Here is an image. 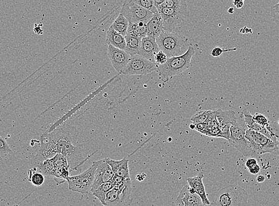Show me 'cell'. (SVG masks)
Here are the masks:
<instances>
[{"instance_id":"obj_1","label":"cell","mask_w":279,"mask_h":206,"mask_svg":"<svg viewBox=\"0 0 279 206\" xmlns=\"http://www.w3.org/2000/svg\"><path fill=\"white\" fill-rule=\"evenodd\" d=\"M57 153L64 155L69 165L78 158L79 154V149L73 145L69 134L62 128L41 136L36 162L51 158Z\"/></svg>"},{"instance_id":"obj_2","label":"cell","mask_w":279,"mask_h":206,"mask_svg":"<svg viewBox=\"0 0 279 206\" xmlns=\"http://www.w3.org/2000/svg\"><path fill=\"white\" fill-rule=\"evenodd\" d=\"M195 53L194 48L190 45L184 54L167 58L165 64L158 65L157 72L159 73L160 79L163 83H167L173 77L182 74L189 69Z\"/></svg>"},{"instance_id":"obj_3","label":"cell","mask_w":279,"mask_h":206,"mask_svg":"<svg viewBox=\"0 0 279 206\" xmlns=\"http://www.w3.org/2000/svg\"><path fill=\"white\" fill-rule=\"evenodd\" d=\"M248 127L242 114L236 115L235 120L233 121L230 131L229 142L233 147L238 150L243 156L247 157H257L254 153L252 146L246 137Z\"/></svg>"},{"instance_id":"obj_4","label":"cell","mask_w":279,"mask_h":206,"mask_svg":"<svg viewBox=\"0 0 279 206\" xmlns=\"http://www.w3.org/2000/svg\"><path fill=\"white\" fill-rule=\"evenodd\" d=\"M156 40L160 50L165 52L167 58L184 54L188 47L187 38L174 31L164 30Z\"/></svg>"},{"instance_id":"obj_5","label":"cell","mask_w":279,"mask_h":206,"mask_svg":"<svg viewBox=\"0 0 279 206\" xmlns=\"http://www.w3.org/2000/svg\"><path fill=\"white\" fill-rule=\"evenodd\" d=\"M249 194L238 185H231L220 190L212 205L240 206L246 205L249 201Z\"/></svg>"},{"instance_id":"obj_6","label":"cell","mask_w":279,"mask_h":206,"mask_svg":"<svg viewBox=\"0 0 279 206\" xmlns=\"http://www.w3.org/2000/svg\"><path fill=\"white\" fill-rule=\"evenodd\" d=\"M96 167V161H94L92 165L82 173L69 176L67 179L69 190L79 193H89L95 180Z\"/></svg>"},{"instance_id":"obj_7","label":"cell","mask_w":279,"mask_h":206,"mask_svg":"<svg viewBox=\"0 0 279 206\" xmlns=\"http://www.w3.org/2000/svg\"><path fill=\"white\" fill-rule=\"evenodd\" d=\"M121 13L123 14L129 23L147 24L154 15L150 10L143 8L134 0H124Z\"/></svg>"},{"instance_id":"obj_8","label":"cell","mask_w":279,"mask_h":206,"mask_svg":"<svg viewBox=\"0 0 279 206\" xmlns=\"http://www.w3.org/2000/svg\"><path fill=\"white\" fill-rule=\"evenodd\" d=\"M158 65L155 62L137 54L131 56L130 61L121 74L127 76H144L158 71Z\"/></svg>"},{"instance_id":"obj_9","label":"cell","mask_w":279,"mask_h":206,"mask_svg":"<svg viewBox=\"0 0 279 206\" xmlns=\"http://www.w3.org/2000/svg\"><path fill=\"white\" fill-rule=\"evenodd\" d=\"M161 16L164 30L172 32L189 16L188 9L159 8Z\"/></svg>"},{"instance_id":"obj_10","label":"cell","mask_w":279,"mask_h":206,"mask_svg":"<svg viewBox=\"0 0 279 206\" xmlns=\"http://www.w3.org/2000/svg\"><path fill=\"white\" fill-rule=\"evenodd\" d=\"M132 192L131 180L123 190H117L112 188L108 191L104 200V205L121 206L130 205L132 200L131 198Z\"/></svg>"},{"instance_id":"obj_11","label":"cell","mask_w":279,"mask_h":206,"mask_svg":"<svg viewBox=\"0 0 279 206\" xmlns=\"http://www.w3.org/2000/svg\"><path fill=\"white\" fill-rule=\"evenodd\" d=\"M108 56L115 70L120 73L130 61L131 56L121 49L108 44Z\"/></svg>"},{"instance_id":"obj_12","label":"cell","mask_w":279,"mask_h":206,"mask_svg":"<svg viewBox=\"0 0 279 206\" xmlns=\"http://www.w3.org/2000/svg\"><path fill=\"white\" fill-rule=\"evenodd\" d=\"M97 167L95 173V180L93 183L90 192L96 189L100 185L113 180L114 173L111 166L107 162L106 159H100L96 161Z\"/></svg>"},{"instance_id":"obj_13","label":"cell","mask_w":279,"mask_h":206,"mask_svg":"<svg viewBox=\"0 0 279 206\" xmlns=\"http://www.w3.org/2000/svg\"><path fill=\"white\" fill-rule=\"evenodd\" d=\"M236 117V114L234 111L217 110L216 118H217L218 128L221 132V138L229 141L231 135L230 129Z\"/></svg>"},{"instance_id":"obj_14","label":"cell","mask_w":279,"mask_h":206,"mask_svg":"<svg viewBox=\"0 0 279 206\" xmlns=\"http://www.w3.org/2000/svg\"><path fill=\"white\" fill-rule=\"evenodd\" d=\"M176 204L184 206L203 205L199 195L195 193L193 188L190 187L188 184L185 186L181 190L177 198Z\"/></svg>"},{"instance_id":"obj_15","label":"cell","mask_w":279,"mask_h":206,"mask_svg":"<svg viewBox=\"0 0 279 206\" xmlns=\"http://www.w3.org/2000/svg\"><path fill=\"white\" fill-rule=\"evenodd\" d=\"M159 51L155 38L148 36L142 38L138 55L154 62L155 55Z\"/></svg>"},{"instance_id":"obj_16","label":"cell","mask_w":279,"mask_h":206,"mask_svg":"<svg viewBox=\"0 0 279 206\" xmlns=\"http://www.w3.org/2000/svg\"><path fill=\"white\" fill-rule=\"evenodd\" d=\"M204 175L203 173H200L193 178H188L187 179L188 184L190 187L193 188L195 193H196L201 198L203 205H211L210 200H208L206 192H205L204 185L203 184Z\"/></svg>"},{"instance_id":"obj_17","label":"cell","mask_w":279,"mask_h":206,"mask_svg":"<svg viewBox=\"0 0 279 206\" xmlns=\"http://www.w3.org/2000/svg\"><path fill=\"white\" fill-rule=\"evenodd\" d=\"M107 162L111 166L114 175L124 178L130 179V169H129L128 159L124 158L120 160L110 158H106Z\"/></svg>"},{"instance_id":"obj_18","label":"cell","mask_w":279,"mask_h":206,"mask_svg":"<svg viewBox=\"0 0 279 206\" xmlns=\"http://www.w3.org/2000/svg\"><path fill=\"white\" fill-rule=\"evenodd\" d=\"M147 36L156 39L164 31L161 16L158 13H155L147 24Z\"/></svg>"},{"instance_id":"obj_19","label":"cell","mask_w":279,"mask_h":206,"mask_svg":"<svg viewBox=\"0 0 279 206\" xmlns=\"http://www.w3.org/2000/svg\"><path fill=\"white\" fill-rule=\"evenodd\" d=\"M106 43L123 50H125V45H125V37L118 33L112 26L107 31Z\"/></svg>"},{"instance_id":"obj_20","label":"cell","mask_w":279,"mask_h":206,"mask_svg":"<svg viewBox=\"0 0 279 206\" xmlns=\"http://www.w3.org/2000/svg\"><path fill=\"white\" fill-rule=\"evenodd\" d=\"M242 114L243 115L244 120H245L246 124L248 127L252 129V130L260 132L268 138L271 139V135L269 131L266 127H263L254 121L253 115L251 114L247 109H244Z\"/></svg>"},{"instance_id":"obj_21","label":"cell","mask_w":279,"mask_h":206,"mask_svg":"<svg viewBox=\"0 0 279 206\" xmlns=\"http://www.w3.org/2000/svg\"><path fill=\"white\" fill-rule=\"evenodd\" d=\"M142 39V38L131 36L127 33L125 36V45H126L125 51L131 56L138 54Z\"/></svg>"},{"instance_id":"obj_22","label":"cell","mask_w":279,"mask_h":206,"mask_svg":"<svg viewBox=\"0 0 279 206\" xmlns=\"http://www.w3.org/2000/svg\"><path fill=\"white\" fill-rule=\"evenodd\" d=\"M113 187V181H108L104 183L96 188L91 191L92 194L94 196L96 197L99 201L104 205V200H106V195L108 191L111 190Z\"/></svg>"},{"instance_id":"obj_23","label":"cell","mask_w":279,"mask_h":206,"mask_svg":"<svg viewBox=\"0 0 279 206\" xmlns=\"http://www.w3.org/2000/svg\"><path fill=\"white\" fill-rule=\"evenodd\" d=\"M127 33L131 36L141 38L147 37L146 24L129 23Z\"/></svg>"},{"instance_id":"obj_24","label":"cell","mask_w":279,"mask_h":206,"mask_svg":"<svg viewBox=\"0 0 279 206\" xmlns=\"http://www.w3.org/2000/svg\"><path fill=\"white\" fill-rule=\"evenodd\" d=\"M111 26H113L115 30H116L118 33L125 37L127 34L129 22L123 14L120 13L116 20L111 24Z\"/></svg>"},{"instance_id":"obj_25","label":"cell","mask_w":279,"mask_h":206,"mask_svg":"<svg viewBox=\"0 0 279 206\" xmlns=\"http://www.w3.org/2000/svg\"><path fill=\"white\" fill-rule=\"evenodd\" d=\"M28 176H29L30 182L34 186H41L44 183V175L38 170L37 167L28 171Z\"/></svg>"},{"instance_id":"obj_26","label":"cell","mask_w":279,"mask_h":206,"mask_svg":"<svg viewBox=\"0 0 279 206\" xmlns=\"http://www.w3.org/2000/svg\"><path fill=\"white\" fill-rule=\"evenodd\" d=\"M268 130L270 131L271 139L275 142L277 147V156L278 169H279V125L276 123H270L267 127Z\"/></svg>"},{"instance_id":"obj_27","label":"cell","mask_w":279,"mask_h":206,"mask_svg":"<svg viewBox=\"0 0 279 206\" xmlns=\"http://www.w3.org/2000/svg\"><path fill=\"white\" fill-rule=\"evenodd\" d=\"M159 8L188 9V5L187 0H166Z\"/></svg>"},{"instance_id":"obj_28","label":"cell","mask_w":279,"mask_h":206,"mask_svg":"<svg viewBox=\"0 0 279 206\" xmlns=\"http://www.w3.org/2000/svg\"><path fill=\"white\" fill-rule=\"evenodd\" d=\"M210 111H202L198 112L191 118V121L193 124L197 125L203 123L207 120L208 115Z\"/></svg>"},{"instance_id":"obj_29","label":"cell","mask_w":279,"mask_h":206,"mask_svg":"<svg viewBox=\"0 0 279 206\" xmlns=\"http://www.w3.org/2000/svg\"><path fill=\"white\" fill-rule=\"evenodd\" d=\"M13 152L5 138L0 136V155L2 157L13 154Z\"/></svg>"},{"instance_id":"obj_30","label":"cell","mask_w":279,"mask_h":206,"mask_svg":"<svg viewBox=\"0 0 279 206\" xmlns=\"http://www.w3.org/2000/svg\"><path fill=\"white\" fill-rule=\"evenodd\" d=\"M138 5L146 9L150 10L153 13H158V9L156 8L153 0H134Z\"/></svg>"},{"instance_id":"obj_31","label":"cell","mask_w":279,"mask_h":206,"mask_svg":"<svg viewBox=\"0 0 279 206\" xmlns=\"http://www.w3.org/2000/svg\"><path fill=\"white\" fill-rule=\"evenodd\" d=\"M236 50V48L224 49L221 47H216L212 49L211 51V54L212 57H219L223 54V52L235 51Z\"/></svg>"},{"instance_id":"obj_32","label":"cell","mask_w":279,"mask_h":206,"mask_svg":"<svg viewBox=\"0 0 279 206\" xmlns=\"http://www.w3.org/2000/svg\"><path fill=\"white\" fill-rule=\"evenodd\" d=\"M253 118L254 121L258 124L262 125L263 127H267L268 125H269L270 121L267 119V118L265 115L256 113L253 115Z\"/></svg>"},{"instance_id":"obj_33","label":"cell","mask_w":279,"mask_h":206,"mask_svg":"<svg viewBox=\"0 0 279 206\" xmlns=\"http://www.w3.org/2000/svg\"><path fill=\"white\" fill-rule=\"evenodd\" d=\"M270 16L272 20L279 27V2L277 5L271 7Z\"/></svg>"},{"instance_id":"obj_34","label":"cell","mask_w":279,"mask_h":206,"mask_svg":"<svg viewBox=\"0 0 279 206\" xmlns=\"http://www.w3.org/2000/svg\"><path fill=\"white\" fill-rule=\"evenodd\" d=\"M167 58H167L165 52L160 50L158 53L155 55L154 62L158 65H162L165 63L167 60Z\"/></svg>"},{"instance_id":"obj_35","label":"cell","mask_w":279,"mask_h":206,"mask_svg":"<svg viewBox=\"0 0 279 206\" xmlns=\"http://www.w3.org/2000/svg\"><path fill=\"white\" fill-rule=\"evenodd\" d=\"M258 163L257 160L255 158H253V157H249V158L247 159L246 162V166L247 168L256 165Z\"/></svg>"},{"instance_id":"obj_36","label":"cell","mask_w":279,"mask_h":206,"mask_svg":"<svg viewBox=\"0 0 279 206\" xmlns=\"http://www.w3.org/2000/svg\"><path fill=\"white\" fill-rule=\"evenodd\" d=\"M248 169H249L250 174L253 175H256L260 172V165H258V163L256 164V165H254Z\"/></svg>"},{"instance_id":"obj_37","label":"cell","mask_w":279,"mask_h":206,"mask_svg":"<svg viewBox=\"0 0 279 206\" xmlns=\"http://www.w3.org/2000/svg\"><path fill=\"white\" fill-rule=\"evenodd\" d=\"M245 0H233L232 4L236 7V9H240L243 8Z\"/></svg>"},{"instance_id":"obj_38","label":"cell","mask_w":279,"mask_h":206,"mask_svg":"<svg viewBox=\"0 0 279 206\" xmlns=\"http://www.w3.org/2000/svg\"><path fill=\"white\" fill-rule=\"evenodd\" d=\"M146 177H147V175L144 173H138L137 176H136L135 179L139 181V182H142V181H144L146 179Z\"/></svg>"},{"instance_id":"obj_39","label":"cell","mask_w":279,"mask_h":206,"mask_svg":"<svg viewBox=\"0 0 279 206\" xmlns=\"http://www.w3.org/2000/svg\"><path fill=\"white\" fill-rule=\"evenodd\" d=\"M256 180L258 183H262L266 180V177H265L263 175H259V176H257Z\"/></svg>"},{"instance_id":"obj_40","label":"cell","mask_w":279,"mask_h":206,"mask_svg":"<svg viewBox=\"0 0 279 206\" xmlns=\"http://www.w3.org/2000/svg\"><path fill=\"white\" fill-rule=\"evenodd\" d=\"M153 1H154L155 6L157 8L160 5H162L163 3L166 1V0H153Z\"/></svg>"},{"instance_id":"obj_41","label":"cell","mask_w":279,"mask_h":206,"mask_svg":"<svg viewBox=\"0 0 279 206\" xmlns=\"http://www.w3.org/2000/svg\"><path fill=\"white\" fill-rule=\"evenodd\" d=\"M234 12H235V10L233 8H230L229 9L228 13L229 14H231V15H232V14L234 13Z\"/></svg>"},{"instance_id":"obj_42","label":"cell","mask_w":279,"mask_h":206,"mask_svg":"<svg viewBox=\"0 0 279 206\" xmlns=\"http://www.w3.org/2000/svg\"><path fill=\"white\" fill-rule=\"evenodd\" d=\"M2 159H3V157L1 155H0V160H2Z\"/></svg>"},{"instance_id":"obj_43","label":"cell","mask_w":279,"mask_h":206,"mask_svg":"<svg viewBox=\"0 0 279 206\" xmlns=\"http://www.w3.org/2000/svg\"><path fill=\"white\" fill-rule=\"evenodd\" d=\"M277 124L279 125V120L277 121Z\"/></svg>"}]
</instances>
